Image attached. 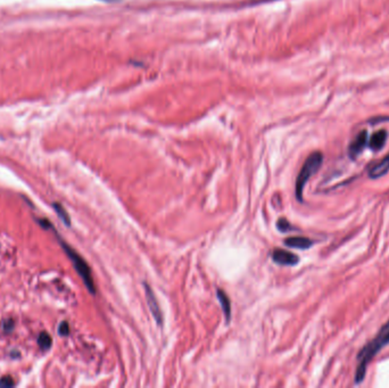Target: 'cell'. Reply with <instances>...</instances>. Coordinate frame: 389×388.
Wrapping results in <instances>:
<instances>
[{
	"instance_id": "5b68a950",
	"label": "cell",
	"mask_w": 389,
	"mask_h": 388,
	"mask_svg": "<svg viewBox=\"0 0 389 388\" xmlns=\"http://www.w3.org/2000/svg\"><path fill=\"white\" fill-rule=\"evenodd\" d=\"M367 144H368V132L361 131L355 137V139L351 142V145H349L348 154L349 156H351V159H356V157L362 153Z\"/></svg>"
},
{
	"instance_id": "52a82bcc",
	"label": "cell",
	"mask_w": 389,
	"mask_h": 388,
	"mask_svg": "<svg viewBox=\"0 0 389 388\" xmlns=\"http://www.w3.org/2000/svg\"><path fill=\"white\" fill-rule=\"evenodd\" d=\"M389 172V155L386 156L381 162H379L373 168L369 171V176L371 179H378L381 178Z\"/></svg>"
},
{
	"instance_id": "9a60e30c",
	"label": "cell",
	"mask_w": 389,
	"mask_h": 388,
	"mask_svg": "<svg viewBox=\"0 0 389 388\" xmlns=\"http://www.w3.org/2000/svg\"><path fill=\"white\" fill-rule=\"evenodd\" d=\"M58 331H60L61 335H64V336L68 335V332H70V328H68L67 323L66 322H63L62 325L60 326V329H58Z\"/></svg>"
},
{
	"instance_id": "7a4b0ae2",
	"label": "cell",
	"mask_w": 389,
	"mask_h": 388,
	"mask_svg": "<svg viewBox=\"0 0 389 388\" xmlns=\"http://www.w3.org/2000/svg\"><path fill=\"white\" fill-rule=\"evenodd\" d=\"M322 163L323 155L320 153V151H314V153L309 155L306 161H305L304 165L302 166V170H300L299 174L297 175L296 189H295L296 190V197L299 202H303V193L307 181L320 170Z\"/></svg>"
},
{
	"instance_id": "277c9868",
	"label": "cell",
	"mask_w": 389,
	"mask_h": 388,
	"mask_svg": "<svg viewBox=\"0 0 389 388\" xmlns=\"http://www.w3.org/2000/svg\"><path fill=\"white\" fill-rule=\"evenodd\" d=\"M145 291H146L147 303H148L149 310L152 314V317H154L157 325L162 326L163 325V313H162V311H161L160 304H159V302H157L155 294H154V292H152L151 287L148 286L147 283H145Z\"/></svg>"
},
{
	"instance_id": "8fae6325",
	"label": "cell",
	"mask_w": 389,
	"mask_h": 388,
	"mask_svg": "<svg viewBox=\"0 0 389 388\" xmlns=\"http://www.w3.org/2000/svg\"><path fill=\"white\" fill-rule=\"evenodd\" d=\"M38 343H39V345H40V347L43 348V350H48V348L51 346V338H50V336L48 335V333L42 332L41 335L39 336Z\"/></svg>"
},
{
	"instance_id": "30bf717a",
	"label": "cell",
	"mask_w": 389,
	"mask_h": 388,
	"mask_svg": "<svg viewBox=\"0 0 389 388\" xmlns=\"http://www.w3.org/2000/svg\"><path fill=\"white\" fill-rule=\"evenodd\" d=\"M218 299L221 304V306H222V310L224 312L226 321H229L230 317H231V303H230L229 297L226 296V294L223 291L219 289L218 291Z\"/></svg>"
},
{
	"instance_id": "5bb4252c",
	"label": "cell",
	"mask_w": 389,
	"mask_h": 388,
	"mask_svg": "<svg viewBox=\"0 0 389 388\" xmlns=\"http://www.w3.org/2000/svg\"><path fill=\"white\" fill-rule=\"evenodd\" d=\"M14 386V380L11 377H4L0 379V387H12Z\"/></svg>"
},
{
	"instance_id": "6da1fadb",
	"label": "cell",
	"mask_w": 389,
	"mask_h": 388,
	"mask_svg": "<svg viewBox=\"0 0 389 388\" xmlns=\"http://www.w3.org/2000/svg\"><path fill=\"white\" fill-rule=\"evenodd\" d=\"M388 344H389V320L387 321L386 325L379 330L378 335L374 337L373 340L368 344V345L364 346L361 350V352L358 353V356H357L358 366L355 373L356 384H359V382L364 380L368 365L370 363L372 358L378 354V352L386 345H388Z\"/></svg>"
},
{
	"instance_id": "ba28073f",
	"label": "cell",
	"mask_w": 389,
	"mask_h": 388,
	"mask_svg": "<svg viewBox=\"0 0 389 388\" xmlns=\"http://www.w3.org/2000/svg\"><path fill=\"white\" fill-rule=\"evenodd\" d=\"M284 244L287 245V246L293 247V248L307 249L312 246L313 242L306 237H299V236H296V237H289L286 239Z\"/></svg>"
},
{
	"instance_id": "9c48e42d",
	"label": "cell",
	"mask_w": 389,
	"mask_h": 388,
	"mask_svg": "<svg viewBox=\"0 0 389 388\" xmlns=\"http://www.w3.org/2000/svg\"><path fill=\"white\" fill-rule=\"evenodd\" d=\"M386 140H387V132L385 130H380L372 135L370 142H369V146H370V148L372 150L378 151L385 146Z\"/></svg>"
},
{
	"instance_id": "3957f363",
	"label": "cell",
	"mask_w": 389,
	"mask_h": 388,
	"mask_svg": "<svg viewBox=\"0 0 389 388\" xmlns=\"http://www.w3.org/2000/svg\"><path fill=\"white\" fill-rule=\"evenodd\" d=\"M58 240H60L62 247L65 249L67 256L71 258V261L76 270V272L79 273V276L82 278L83 282H85V284L88 288V291H89L91 294H95L96 293L95 283H93V279H92V274H91L89 265L87 264L85 260H83L74 249L68 246L64 240H62L60 237H58Z\"/></svg>"
},
{
	"instance_id": "4fadbf2b",
	"label": "cell",
	"mask_w": 389,
	"mask_h": 388,
	"mask_svg": "<svg viewBox=\"0 0 389 388\" xmlns=\"http://www.w3.org/2000/svg\"><path fill=\"white\" fill-rule=\"evenodd\" d=\"M54 208H55V210L57 211V213L60 214V218L64 221V223H65L66 225H70V218H68V215L65 212V210H64L62 206L58 205V204L54 205Z\"/></svg>"
},
{
	"instance_id": "7c38bea8",
	"label": "cell",
	"mask_w": 389,
	"mask_h": 388,
	"mask_svg": "<svg viewBox=\"0 0 389 388\" xmlns=\"http://www.w3.org/2000/svg\"><path fill=\"white\" fill-rule=\"evenodd\" d=\"M277 227L279 229V231H281V232H288V231H290V230L294 229L286 219H280L277 222Z\"/></svg>"
},
{
	"instance_id": "8992f818",
	"label": "cell",
	"mask_w": 389,
	"mask_h": 388,
	"mask_svg": "<svg viewBox=\"0 0 389 388\" xmlns=\"http://www.w3.org/2000/svg\"><path fill=\"white\" fill-rule=\"evenodd\" d=\"M272 260L280 265H296L299 261L297 255L283 249H275L272 253Z\"/></svg>"
}]
</instances>
